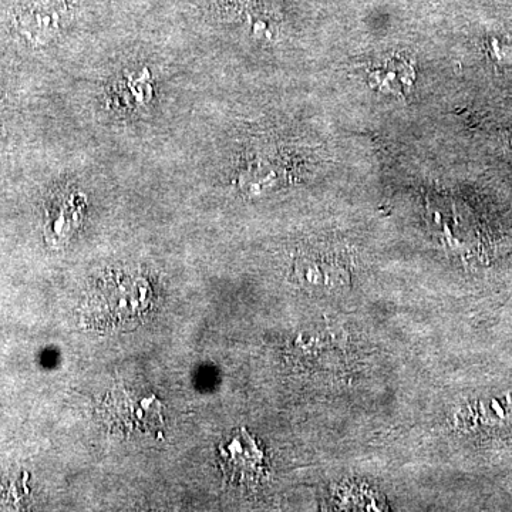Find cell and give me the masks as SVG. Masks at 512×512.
Masks as SVG:
<instances>
[{"label": "cell", "mask_w": 512, "mask_h": 512, "mask_svg": "<svg viewBox=\"0 0 512 512\" xmlns=\"http://www.w3.org/2000/svg\"><path fill=\"white\" fill-rule=\"evenodd\" d=\"M151 288L136 275H114L101 281L84 303L86 318L100 328H116L136 320L150 306Z\"/></svg>", "instance_id": "1"}, {"label": "cell", "mask_w": 512, "mask_h": 512, "mask_svg": "<svg viewBox=\"0 0 512 512\" xmlns=\"http://www.w3.org/2000/svg\"><path fill=\"white\" fill-rule=\"evenodd\" d=\"M293 278L306 292L333 295L350 285V271L342 256L325 249L303 252L293 264Z\"/></svg>", "instance_id": "2"}, {"label": "cell", "mask_w": 512, "mask_h": 512, "mask_svg": "<svg viewBox=\"0 0 512 512\" xmlns=\"http://www.w3.org/2000/svg\"><path fill=\"white\" fill-rule=\"evenodd\" d=\"M220 456L229 480L252 483L264 473V451L245 430L235 431L222 441Z\"/></svg>", "instance_id": "3"}, {"label": "cell", "mask_w": 512, "mask_h": 512, "mask_svg": "<svg viewBox=\"0 0 512 512\" xmlns=\"http://www.w3.org/2000/svg\"><path fill=\"white\" fill-rule=\"evenodd\" d=\"M111 423L120 429L151 433L161 424V407L154 396H141L133 392L114 394L110 404Z\"/></svg>", "instance_id": "4"}, {"label": "cell", "mask_w": 512, "mask_h": 512, "mask_svg": "<svg viewBox=\"0 0 512 512\" xmlns=\"http://www.w3.org/2000/svg\"><path fill=\"white\" fill-rule=\"evenodd\" d=\"M416 82L413 60L403 53H386L376 57L367 67V84L375 92L404 97Z\"/></svg>", "instance_id": "5"}, {"label": "cell", "mask_w": 512, "mask_h": 512, "mask_svg": "<svg viewBox=\"0 0 512 512\" xmlns=\"http://www.w3.org/2000/svg\"><path fill=\"white\" fill-rule=\"evenodd\" d=\"M512 419V412L507 403L498 400L471 403L458 413L460 429L470 433H495L503 430Z\"/></svg>", "instance_id": "6"}, {"label": "cell", "mask_w": 512, "mask_h": 512, "mask_svg": "<svg viewBox=\"0 0 512 512\" xmlns=\"http://www.w3.org/2000/svg\"><path fill=\"white\" fill-rule=\"evenodd\" d=\"M84 202L79 198H72L66 205H63L62 212L59 214V220L55 221V231L60 229L59 234L63 238H69L74 229L80 227V218H82V211Z\"/></svg>", "instance_id": "7"}]
</instances>
